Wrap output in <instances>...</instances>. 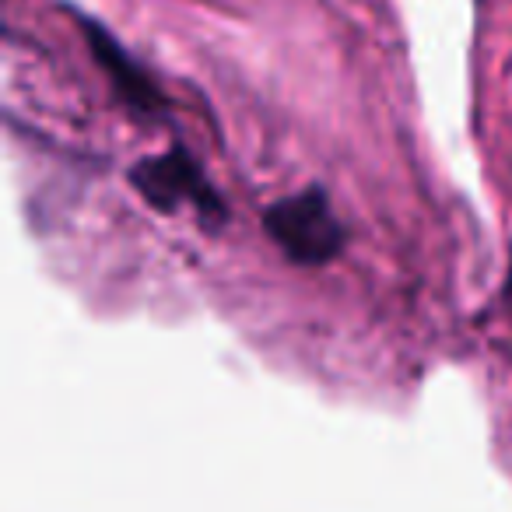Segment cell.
<instances>
[{
    "mask_svg": "<svg viewBox=\"0 0 512 512\" xmlns=\"http://www.w3.org/2000/svg\"><path fill=\"white\" fill-rule=\"evenodd\" d=\"M78 25H81V36H85L88 50H92L95 64L102 67V74H106L109 85H113L116 99L134 116H162L169 106H165L158 85L148 78V71L137 67L134 57H130L102 25H95L92 18H78Z\"/></svg>",
    "mask_w": 512,
    "mask_h": 512,
    "instance_id": "obj_3",
    "label": "cell"
},
{
    "mask_svg": "<svg viewBox=\"0 0 512 512\" xmlns=\"http://www.w3.org/2000/svg\"><path fill=\"white\" fill-rule=\"evenodd\" d=\"M264 232L274 246L285 253V260L299 267H323L337 260L348 242L341 218L330 207L327 193L320 186L295 193V197L274 200L264 211Z\"/></svg>",
    "mask_w": 512,
    "mask_h": 512,
    "instance_id": "obj_1",
    "label": "cell"
},
{
    "mask_svg": "<svg viewBox=\"0 0 512 512\" xmlns=\"http://www.w3.org/2000/svg\"><path fill=\"white\" fill-rule=\"evenodd\" d=\"M127 179L155 211L176 214L183 207H193L204 218V225L211 228H218L228 218L221 193L214 190L204 169L183 148H172L155 158H141L137 165H130Z\"/></svg>",
    "mask_w": 512,
    "mask_h": 512,
    "instance_id": "obj_2",
    "label": "cell"
}]
</instances>
